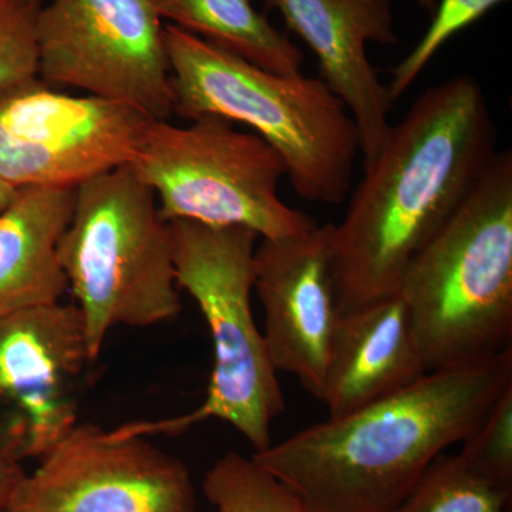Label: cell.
Here are the masks:
<instances>
[{
	"label": "cell",
	"mask_w": 512,
	"mask_h": 512,
	"mask_svg": "<svg viewBox=\"0 0 512 512\" xmlns=\"http://www.w3.org/2000/svg\"><path fill=\"white\" fill-rule=\"evenodd\" d=\"M39 77L127 104L153 120L174 113L163 19L151 0H52L37 19Z\"/></svg>",
	"instance_id": "ba28073f"
},
{
	"label": "cell",
	"mask_w": 512,
	"mask_h": 512,
	"mask_svg": "<svg viewBox=\"0 0 512 512\" xmlns=\"http://www.w3.org/2000/svg\"><path fill=\"white\" fill-rule=\"evenodd\" d=\"M151 120L119 101L32 80L0 96V180L15 190L77 188L133 163Z\"/></svg>",
	"instance_id": "9c48e42d"
},
{
	"label": "cell",
	"mask_w": 512,
	"mask_h": 512,
	"mask_svg": "<svg viewBox=\"0 0 512 512\" xmlns=\"http://www.w3.org/2000/svg\"><path fill=\"white\" fill-rule=\"evenodd\" d=\"M92 362L76 305L52 303L0 318V403L28 424L18 458L42 457L76 424L70 387Z\"/></svg>",
	"instance_id": "7c38bea8"
},
{
	"label": "cell",
	"mask_w": 512,
	"mask_h": 512,
	"mask_svg": "<svg viewBox=\"0 0 512 512\" xmlns=\"http://www.w3.org/2000/svg\"><path fill=\"white\" fill-rule=\"evenodd\" d=\"M332 224L261 239L254 289L264 309L266 349L276 372L298 377L322 402L340 313L330 269Z\"/></svg>",
	"instance_id": "8fae6325"
},
{
	"label": "cell",
	"mask_w": 512,
	"mask_h": 512,
	"mask_svg": "<svg viewBox=\"0 0 512 512\" xmlns=\"http://www.w3.org/2000/svg\"><path fill=\"white\" fill-rule=\"evenodd\" d=\"M481 84L456 76L420 94L332 224L330 269L340 315L397 295L414 256L453 217L497 156Z\"/></svg>",
	"instance_id": "6da1fadb"
},
{
	"label": "cell",
	"mask_w": 512,
	"mask_h": 512,
	"mask_svg": "<svg viewBox=\"0 0 512 512\" xmlns=\"http://www.w3.org/2000/svg\"><path fill=\"white\" fill-rule=\"evenodd\" d=\"M59 261L92 362L116 326L150 328L181 312L170 227L160 217L156 192L130 165L76 188Z\"/></svg>",
	"instance_id": "8992f818"
},
{
	"label": "cell",
	"mask_w": 512,
	"mask_h": 512,
	"mask_svg": "<svg viewBox=\"0 0 512 512\" xmlns=\"http://www.w3.org/2000/svg\"><path fill=\"white\" fill-rule=\"evenodd\" d=\"M76 188H20L0 211V318L60 302L69 289L59 242Z\"/></svg>",
	"instance_id": "9a60e30c"
},
{
	"label": "cell",
	"mask_w": 512,
	"mask_h": 512,
	"mask_svg": "<svg viewBox=\"0 0 512 512\" xmlns=\"http://www.w3.org/2000/svg\"><path fill=\"white\" fill-rule=\"evenodd\" d=\"M505 2L508 0H437L433 19L419 43L390 70L392 77L386 86L392 100L400 99L412 87L448 40Z\"/></svg>",
	"instance_id": "d6986e66"
},
{
	"label": "cell",
	"mask_w": 512,
	"mask_h": 512,
	"mask_svg": "<svg viewBox=\"0 0 512 512\" xmlns=\"http://www.w3.org/2000/svg\"><path fill=\"white\" fill-rule=\"evenodd\" d=\"M161 19L247 62L284 76L303 69L301 49L251 0H151Z\"/></svg>",
	"instance_id": "2e32d148"
},
{
	"label": "cell",
	"mask_w": 512,
	"mask_h": 512,
	"mask_svg": "<svg viewBox=\"0 0 512 512\" xmlns=\"http://www.w3.org/2000/svg\"><path fill=\"white\" fill-rule=\"evenodd\" d=\"M512 386V349L434 370L356 412L254 453L305 512H397L430 464Z\"/></svg>",
	"instance_id": "7a4b0ae2"
},
{
	"label": "cell",
	"mask_w": 512,
	"mask_h": 512,
	"mask_svg": "<svg viewBox=\"0 0 512 512\" xmlns=\"http://www.w3.org/2000/svg\"><path fill=\"white\" fill-rule=\"evenodd\" d=\"M458 454L481 476L512 493V386L463 441Z\"/></svg>",
	"instance_id": "44dd1931"
},
{
	"label": "cell",
	"mask_w": 512,
	"mask_h": 512,
	"mask_svg": "<svg viewBox=\"0 0 512 512\" xmlns=\"http://www.w3.org/2000/svg\"><path fill=\"white\" fill-rule=\"evenodd\" d=\"M25 476L18 458L8 451L0 450V512L8 510L10 501Z\"/></svg>",
	"instance_id": "7402d4cb"
},
{
	"label": "cell",
	"mask_w": 512,
	"mask_h": 512,
	"mask_svg": "<svg viewBox=\"0 0 512 512\" xmlns=\"http://www.w3.org/2000/svg\"><path fill=\"white\" fill-rule=\"evenodd\" d=\"M175 279L200 306L214 343L207 396L173 419L136 421L114 429L123 437L177 434L218 419L231 424L255 453L271 446V424L285 410L278 372L251 308L258 235L244 227L168 222Z\"/></svg>",
	"instance_id": "5b68a950"
},
{
	"label": "cell",
	"mask_w": 512,
	"mask_h": 512,
	"mask_svg": "<svg viewBox=\"0 0 512 512\" xmlns=\"http://www.w3.org/2000/svg\"><path fill=\"white\" fill-rule=\"evenodd\" d=\"M318 57L320 79L345 103L365 164L379 153L394 101L367 56V43L393 46L390 0H264Z\"/></svg>",
	"instance_id": "4fadbf2b"
},
{
	"label": "cell",
	"mask_w": 512,
	"mask_h": 512,
	"mask_svg": "<svg viewBox=\"0 0 512 512\" xmlns=\"http://www.w3.org/2000/svg\"><path fill=\"white\" fill-rule=\"evenodd\" d=\"M416 3L421 9L430 12L431 15H433L434 9H436L437 6V0H416Z\"/></svg>",
	"instance_id": "cb8c5ba5"
},
{
	"label": "cell",
	"mask_w": 512,
	"mask_h": 512,
	"mask_svg": "<svg viewBox=\"0 0 512 512\" xmlns=\"http://www.w3.org/2000/svg\"><path fill=\"white\" fill-rule=\"evenodd\" d=\"M397 295L427 372L511 349V150L498 151L466 201L414 256Z\"/></svg>",
	"instance_id": "277c9868"
},
{
	"label": "cell",
	"mask_w": 512,
	"mask_h": 512,
	"mask_svg": "<svg viewBox=\"0 0 512 512\" xmlns=\"http://www.w3.org/2000/svg\"><path fill=\"white\" fill-rule=\"evenodd\" d=\"M174 113L254 128L286 165L296 195L340 205L352 191L359 133L345 103L318 77L284 76L164 26Z\"/></svg>",
	"instance_id": "3957f363"
},
{
	"label": "cell",
	"mask_w": 512,
	"mask_h": 512,
	"mask_svg": "<svg viewBox=\"0 0 512 512\" xmlns=\"http://www.w3.org/2000/svg\"><path fill=\"white\" fill-rule=\"evenodd\" d=\"M399 295L340 315L322 403L338 419L427 375Z\"/></svg>",
	"instance_id": "5bb4252c"
},
{
	"label": "cell",
	"mask_w": 512,
	"mask_h": 512,
	"mask_svg": "<svg viewBox=\"0 0 512 512\" xmlns=\"http://www.w3.org/2000/svg\"><path fill=\"white\" fill-rule=\"evenodd\" d=\"M2 512H9V511H8V510H6V511H2Z\"/></svg>",
	"instance_id": "d4e9b609"
},
{
	"label": "cell",
	"mask_w": 512,
	"mask_h": 512,
	"mask_svg": "<svg viewBox=\"0 0 512 512\" xmlns=\"http://www.w3.org/2000/svg\"><path fill=\"white\" fill-rule=\"evenodd\" d=\"M511 493L468 466L460 454L437 457L397 512H510Z\"/></svg>",
	"instance_id": "e0dca14e"
},
{
	"label": "cell",
	"mask_w": 512,
	"mask_h": 512,
	"mask_svg": "<svg viewBox=\"0 0 512 512\" xmlns=\"http://www.w3.org/2000/svg\"><path fill=\"white\" fill-rule=\"evenodd\" d=\"M202 491L217 512H305L295 494L252 457L224 454L205 474Z\"/></svg>",
	"instance_id": "ac0fdd59"
},
{
	"label": "cell",
	"mask_w": 512,
	"mask_h": 512,
	"mask_svg": "<svg viewBox=\"0 0 512 512\" xmlns=\"http://www.w3.org/2000/svg\"><path fill=\"white\" fill-rule=\"evenodd\" d=\"M9 512H195L188 468L147 437L74 424L40 457Z\"/></svg>",
	"instance_id": "30bf717a"
},
{
	"label": "cell",
	"mask_w": 512,
	"mask_h": 512,
	"mask_svg": "<svg viewBox=\"0 0 512 512\" xmlns=\"http://www.w3.org/2000/svg\"><path fill=\"white\" fill-rule=\"evenodd\" d=\"M16 192H18V190H15V188L10 187V185L0 180V211L8 207L9 202L15 198Z\"/></svg>",
	"instance_id": "603a6c76"
},
{
	"label": "cell",
	"mask_w": 512,
	"mask_h": 512,
	"mask_svg": "<svg viewBox=\"0 0 512 512\" xmlns=\"http://www.w3.org/2000/svg\"><path fill=\"white\" fill-rule=\"evenodd\" d=\"M191 121L178 127L151 120L130 164L156 192L163 221L244 227L261 239L296 237L318 227L282 200L285 161L265 140L221 117Z\"/></svg>",
	"instance_id": "52a82bcc"
},
{
	"label": "cell",
	"mask_w": 512,
	"mask_h": 512,
	"mask_svg": "<svg viewBox=\"0 0 512 512\" xmlns=\"http://www.w3.org/2000/svg\"><path fill=\"white\" fill-rule=\"evenodd\" d=\"M43 0H0V96L39 79L37 19Z\"/></svg>",
	"instance_id": "ffe728a7"
}]
</instances>
